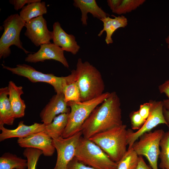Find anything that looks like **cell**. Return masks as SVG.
Here are the masks:
<instances>
[{
    "mask_svg": "<svg viewBox=\"0 0 169 169\" xmlns=\"http://www.w3.org/2000/svg\"><path fill=\"white\" fill-rule=\"evenodd\" d=\"M139 156L131 148L127 150L118 163L117 169H136L139 161Z\"/></svg>",
    "mask_w": 169,
    "mask_h": 169,
    "instance_id": "cell-26",
    "label": "cell"
},
{
    "mask_svg": "<svg viewBox=\"0 0 169 169\" xmlns=\"http://www.w3.org/2000/svg\"><path fill=\"white\" fill-rule=\"evenodd\" d=\"M164 133L162 129L146 132L139 137V141H136L132 147L138 156L146 157L153 169H158L160 142Z\"/></svg>",
    "mask_w": 169,
    "mask_h": 169,
    "instance_id": "cell-7",
    "label": "cell"
},
{
    "mask_svg": "<svg viewBox=\"0 0 169 169\" xmlns=\"http://www.w3.org/2000/svg\"><path fill=\"white\" fill-rule=\"evenodd\" d=\"M74 157L83 164L95 169H117L118 164L112 161L97 145L81 136Z\"/></svg>",
    "mask_w": 169,
    "mask_h": 169,
    "instance_id": "cell-5",
    "label": "cell"
},
{
    "mask_svg": "<svg viewBox=\"0 0 169 169\" xmlns=\"http://www.w3.org/2000/svg\"><path fill=\"white\" fill-rule=\"evenodd\" d=\"M67 169H95L79 161L75 157L69 162Z\"/></svg>",
    "mask_w": 169,
    "mask_h": 169,
    "instance_id": "cell-30",
    "label": "cell"
},
{
    "mask_svg": "<svg viewBox=\"0 0 169 169\" xmlns=\"http://www.w3.org/2000/svg\"><path fill=\"white\" fill-rule=\"evenodd\" d=\"M8 87L0 89V125H12L15 119L8 97Z\"/></svg>",
    "mask_w": 169,
    "mask_h": 169,
    "instance_id": "cell-20",
    "label": "cell"
},
{
    "mask_svg": "<svg viewBox=\"0 0 169 169\" xmlns=\"http://www.w3.org/2000/svg\"><path fill=\"white\" fill-rule=\"evenodd\" d=\"M110 93L105 92L98 97L84 101L67 103L70 110L62 137L68 138L81 131L83 125L92 111L102 103Z\"/></svg>",
    "mask_w": 169,
    "mask_h": 169,
    "instance_id": "cell-4",
    "label": "cell"
},
{
    "mask_svg": "<svg viewBox=\"0 0 169 169\" xmlns=\"http://www.w3.org/2000/svg\"><path fill=\"white\" fill-rule=\"evenodd\" d=\"M69 113L56 116L50 123L46 125L44 132L52 139L62 137L67 124Z\"/></svg>",
    "mask_w": 169,
    "mask_h": 169,
    "instance_id": "cell-23",
    "label": "cell"
},
{
    "mask_svg": "<svg viewBox=\"0 0 169 169\" xmlns=\"http://www.w3.org/2000/svg\"><path fill=\"white\" fill-rule=\"evenodd\" d=\"M17 143L22 147L41 150L46 156H52L56 150L53 144L52 139L44 131L33 134L24 138H18Z\"/></svg>",
    "mask_w": 169,
    "mask_h": 169,
    "instance_id": "cell-13",
    "label": "cell"
},
{
    "mask_svg": "<svg viewBox=\"0 0 169 169\" xmlns=\"http://www.w3.org/2000/svg\"><path fill=\"white\" fill-rule=\"evenodd\" d=\"M151 108L149 116L144 124L135 132L132 130H127V143L128 149L132 148L136 140L144 133L149 132L159 125L164 124L167 125L163 113L162 101L150 100Z\"/></svg>",
    "mask_w": 169,
    "mask_h": 169,
    "instance_id": "cell-9",
    "label": "cell"
},
{
    "mask_svg": "<svg viewBox=\"0 0 169 169\" xmlns=\"http://www.w3.org/2000/svg\"><path fill=\"white\" fill-rule=\"evenodd\" d=\"M82 135L81 131L66 138H53V144L57 152V159L53 169H67L69 162L74 157L76 147Z\"/></svg>",
    "mask_w": 169,
    "mask_h": 169,
    "instance_id": "cell-10",
    "label": "cell"
},
{
    "mask_svg": "<svg viewBox=\"0 0 169 169\" xmlns=\"http://www.w3.org/2000/svg\"><path fill=\"white\" fill-rule=\"evenodd\" d=\"M39 0H10L9 3L13 5L14 8L16 10H18L22 8L25 4L38 1Z\"/></svg>",
    "mask_w": 169,
    "mask_h": 169,
    "instance_id": "cell-31",
    "label": "cell"
},
{
    "mask_svg": "<svg viewBox=\"0 0 169 169\" xmlns=\"http://www.w3.org/2000/svg\"><path fill=\"white\" fill-rule=\"evenodd\" d=\"M25 22L18 13L8 16L3 23L4 32L0 38V58L5 59L11 53L10 47L14 45L22 49L26 54L31 52L23 46L20 39V32Z\"/></svg>",
    "mask_w": 169,
    "mask_h": 169,
    "instance_id": "cell-6",
    "label": "cell"
},
{
    "mask_svg": "<svg viewBox=\"0 0 169 169\" xmlns=\"http://www.w3.org/2000/svg\"><path fill=\"white\" fill-rule=\"evenodd\" d=\"M132 129L139 130L145 123L146 120L140 115L138 110L132 112L130 115Z\"/></svg>",
    "mask_w": 169,
    "mask_h": 169,
    "instance_id": "cell-29",
    "label": "cell"
},
{
    "mask_svg": "<svg viewBox=\"0 0 169 169\" xmlns=\"http://www.w3.org/2000/svg\"><path fill=\"white\" fill-rule=\"evenodd\" d=\"M164 107L169 110V100L164 99L162 101Z\"/></svg>",
    "mask_w": 169,
    "mask_h": 169,
    "instance_id": "cell-37",
    "label": "cell"
},
{
    "mask_svg": "<svg viewBox=\"0 0 169 169\" xmlns=\"http://www.w3.org/2000/svg\"><path fill=\"white\" fill-rule=\"evenodd\" d=\"M8 99L15 118L23 117L26 105L21 96L23 94V87L18 86L12 81L8 82Z\"/></svg>",
    "mask_w": 169,
    "mask_h": 169,
    "instance_id": "cell-18",
    "label": "cell"
},
{
    "mask_svg": "<svg viewBox=\"0 0 169 169\" xmlns=\"http://www.w3.org/2000/svg\"><path fill=\"white\" fill-rule=\"evenodd\" d=\"M72 71L79 88L80 101L92 99L104 93L105 84L101 74L89 62H83L79 58L76 69Z\"/></svg>",
    "mask_w": 169,
    "mask_h": 169,
    "instance_id": "cell-2",
    "label": "cell"
},
{
    "mask_svg": "<svg viewBox=\"0 0 169 169\" xmlns=\"http://www.w3.org/2000/svg\"><path fill=\"white\" fill-rule=\"evenodd\" d=\"M47 12V8L44 2H34L24 6L19 13V15L25 23L33 18H37Z\"/></svg>",
    "mask_w": 169,
    "mask_h": 169,
    "instance_id": "cell-22",
    "label": "cell"
},
{
    "mask_svg": "<svg viewBox=\"0 0 169 169\" xmlns=\"http://www.w3.org/2000/svg\"><path fill=\"white\" fill-rule=\"evenodd\" d=\"M158 90L160 93L165 94L169 100V79L160 85Z\"/></svg>",
    "mask_w": 169,
    "mask_h": 169,
    "instance_id": "cell-33",
    "label": "cell"
},
{
    "mask_svg": "<svg viewBox=\"0 0 169 169\" xmlns=\"http://www.w3.org/2000/svg\"><path fill=\"white\" fill-rule=\"evenodd\" d=\"M63 93L53 95L40 113L41 121L45 125L52 122L56 115L70 111Z\"/></svg>",
    "mask_w": 169,
    "mask_h": 169,
    "instance_id": "cell-14",
    "label": "cell"
},
{
    "mask_svg": "<svg viewBox=\"0 0 169 169\" xmlns=\"http://www.w3.org/2000/svg\"><path fill=\"white\" fill-rule=\"evenodd\" d=\"M122 0H108L107 4L112 12L117 8L121 4Z\"/></svg>",
    "mask_w": 169,
    "mask_h": 169,
    "instance_id": "cell-34",
    "label": "cell"
},
{
    "mask_svg": "<svg viewBox=\"0 0 169 169\" xmlns=\"http://www.w3.org/2000/svg\"><path fill=\"white\" fill-rule=\"evenodd\" d=\"M27 160L10 152H6L0 157V169H25Z\"/></svg>",
    "mask_w": 169,
    "mask_h": 169,
    "instance_id": "cell-24",
    "label": "cell"
},
{
    "mask_svg": "<svg viewBox=\"0 0 169 169\" xmlns=\"http://www.w3.org/2000/svg\"><path fill=\"white\" fill-rule=\"evenodd\" d=\"M52 40L54 44L61 48L64 51L70 52L73 55L76 54L80 49L75 36L67 33L58 22L53 24Z\"/></svg>",
    "mask_w": 169,
    "mask_h": 169,
    "instance_id": "cell-15",
    "label": "cell"
},
{
    "mask_svg": "<svg viewBox=\"0 0 169 169\" xmlns=\"http://www.w3.org/2000/svg\"><path fill=\"white\" fill-rule=\"evenodd\" d=\"M151 108L150 102H147L140 105L139 112L141 116L146 120L149 115Z\"/></svg>",
    "mask_w": 169,
    "mask_h": 169,
    "instance_id": "cell-32",
    "label": "cell"
},
{
    "mask_svg": "<svg viewBox=\"0 0 169 169\" xmlns=\"http://www.w3.org/2000/svg\"><path fill=\"white\" fill-rule=\"evenodd\" d=\"M163 113L165 120L167 123V126L168 127L169 131V110L163 107Z\"/></svg>",
    "mask_w": 169,
    "mask_h": 169,
    "instance_id": "cell-36",
    "label": "cell"
},
{
    "mask_svg": "<svg viewBox=\"0 0 169 169\" xmlns=\"http://www.w3.org/2000/svg\"><path fill=\"white\" fill-rule=\"evenodd\" d=\"M145 1V0H122L120 5L112 12L118 15L130 13L143 4Z\"/></svg>",
    "mask_w": 169,
    "mask_h": 169,
    "instance_id": "cell-27",
    "label": "cell"
},
{
    "mask_svg": "<svg viewBox=\"0 0 169 169\" xmlns=\"http://www.w3.org/2000/svg\"><path fill=\"white\" fill-rule=\"evenodd\" d=\"M46 125L44 123H34L28 125L24 124V121L19 122L18 127L14 129H9L5 128L4 125H0V141L6 139L18 137L24 138L34 133L44 131Z\"/></svg>",
    "mask_w": 169,
    "mask_h": 169,
    "instance_id": "cell-16",
    "label": "cell"
},
{
    "mask_svg": "<svg viewBox=\"0 0 169 169\" xmlns=\"http://www.w3.org/2000/svg\"><path fill=\"white\" fill-rule=\"evenodd\" d=\"M126 125L122 124L100 132L89 139L118 163L127 151Z\"/></svg>",
    "mask_w": 169,
    "mask_h": 169,
    "instance_id": "cell-3",
    "label": "cell"
},
{
    "mask_svg": "<svg viewBox=\"0 0 169 169\" xmlns=\"http://www.w3.org/2000/svg\"><path fill=\"white\" fill-rule=\"evenodd\" d=\"M63 93L66 103L80 101L79 88L72 71L70 74L65 77L63 85Z\"/></svg>",
    "mask_w": 169,
    "mask_h": 169,
    "instance_id": "cell-21",
    "label": "cell"
},
{
    "mask_svg": "<svg viewBox=\"0 0 169 169\" xmlns=\"http://www.w3.org/2000/svg\"><path fill=\"white\" fill-rule=\"evenodd\" d=\"M160 147L159 167L161 169H169V131L165 132L160 141Z\"/></svg>",
    "mask_w": 169,
    "mask_h": 169,
    "instance_id": "cell-25",
    "label": "cell"
},
{
    "mask_svg": "<svg viewBox=\"0 0 169 169\" xmlns=\"http://www.w3.org/2000/svg\"><path fill=\"white\" fill-rule=\"evenodd\" d=\"M123 124L120 99L115 91L96 107L83 125V137L89 139L94 135Z\"/></svg>",
    "mask_w": 169,
    "mask_h": 169,
    "instance_id": "cell-1",
    "label": "cell"
},
{
    "mask_svg": "<svg viewBox=\"0 0 169 169\" xmlns=\"http://www.w3.org/2000/svg\"><path fill=\"white\" fill-rule=\"evenodd\" d=\"M3 68L13 74L27 78L33 83L42 82L48 83L53 87L57 94L63 93V85L65 77H57L52 74H44L37 70L26 64H17L12 68L2 64Z\"/></svg>",
    "mask_w": 169,
    "mask_h": 169,
    "instance_id": "cell-8",
    "label": "cell"
},
{
    "mask_svg": "<svg viewBox=\"0 0 169 169\" xmlns=\"http://www.w3.org/2000/svg\"><path fill=\"white\" fill-rule=\"evenodd\" d=\"M136 169H153L150 166L147 165L142 156H139V161Z\"/></svg>",
    "mask_w": 169,
    "mask_h": 169,
    "instance_id": "cell-35",
    "label": "cell"
},
{
    "mask_svg": "<svg viewBox=\"0 0 169 169\" xmlns=\"http://www.w3.org/2000/svg\"><path fill=\"white\" fill-rule=\"evenodd\" d=\"M23 154L27 158V169H36L37 162L40 156L43 154V151L34 148H26Z\"/></svg>",
    "mask_w": 169,
    "mask_h": 169,
    "instance_id": "cell-28",
    "label": "cell"
},
{
    "mask_svg": "<svg viewBox=\"0 0 169 169\" xmlns=\"http://www.w3.org/2000/svg\"><path fill=\"white\" fill-rule=\"evenodd\" d=\"M113 16L114 18H111L108 16L100 19L103 23V28L98 36L100 37L103 33L105 32L106 36L105 41L107 44L113 43L112 36L117 29L121 28H125L128 24L127 19L124 16Z\"/></svg>",
    "mask_w": 169,
    "mask_h": 169,
    "instance_id": "cell-19",
    "label": "cell"
},
{
    "mask_svg": "<svg viewBox=\"0 0 169 169\" xmlns=\"http://www.w3.org/2000/svg\"></svg>",
    "mask_w": 169,
    "mask_h": 169,
    "instance_id": "cell-39",
    "label": "cell"
},
{
    "mask_svg": "<svg viewBox=\"0 0 169 169\" xmlns=\"http://www.w3.org/2000/svg\"><path fill=\"white\" fill-rule=\"evenodd\" d=\"M165 40L166 43L167 45L168 48L169 49V34L166 38Z\"/></svg>",
    "mask_w": 169,
    "mask_h": 169,
    "instance_id": "cell-38",
    "label": "cell"
},
{
    "mask_svg": "<svg viewBox=\"0 0 169 169\" xmlns=\"http://www.w3.org/2000/svg\"><path fill=\"white\" fill-rule=\"evenodd\" d=\"M25 35L36 47L50 43L52 39V31L47 28V21L41 16L25 23Z\"/></svg>",
    "mask_w": 169,
    "mask_h": 169,
    "instance_id": "cell-11",
    "label": "cell"
},
{
    "mask_svg": "<svg viewBox=\"0 0 169 169\" xmlns=\"http://www.w3.org/2000/svg\"><path fill=\"white\" fill-rule=\"evenodd\" d=\"M54 60L61 63L68 68L69 64L64 54V51L54 43L42 44L36 53L28 54L25 60L28 63H36L46 60Z\"/></svg>",
    "mask_w": 169,
    "mask_h": 169,
    "instance_id": "cell-12",
    "label": "cell"
},
{
    "mask_svg": "<svg viewBox=\"0 0 169 169\" xmlns=\"http://www.w3.org/2000/svg\"><path fill=\"white\" fill-rule=\"evenodd\" d=\"M73 5L81 12V21L84 26L87 24V14L91 13L94 18L100 19L109 16L97 4L95 0H74Z\"/></svg>",
    "mask_w": 169,
    "mask_h": 169,
    "instance_id": "cell-17",
    "label": "cell"
}]
</instances>
